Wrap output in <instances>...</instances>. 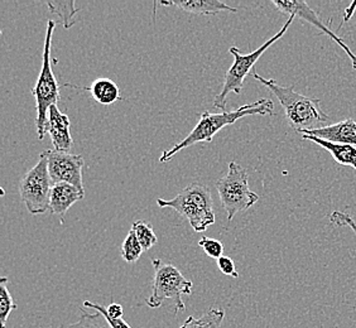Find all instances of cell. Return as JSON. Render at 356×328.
<instances>
[{"mask_svg":"<svg viewBox=\"0 0 356 328\" xmlns=\"http://www.w3.org/2000/svg\"><path fill=\"white\" fill-rule=\"evenodd\" d=\"M249 115H274L273 101L270 99H261L255 103L243 105L239 109L233 110V111H221L218 114H213L209 110H206L201 114L199 123L191 130V133L179 143L173 145L171 149L165 151L159 158V162L161 163L168 162L177 153L195 144L202 143V142L210 143L220 130L224 129L227 125H233L241 117H249Z\"/></svg>","mask_w":356,"mask_h":328,"instance_id":"cell-1","label":"cell"},{"mask_svg":"<svg viewBox=\"0 0 356 328\" xmlns=\"http://www.w3.org/2000/svg\"><path fill=\"white\" fill-rule=\"evenodd\" d=\"M252 76L270 90L278 99L284 110L288 124L296 133L305 134L309 130L326 126L325 123L330 117L321 109V100L302 95L295 91V86H282L273 79H266L255 71L252 72Z\"/></svg>","mask_w":356,"mask_h":328,"instance_id":"cell-2","label":"cell"},{"mask_svg":"<svg viewBox=\"0 0 356 328\" xmlns=\"http://www.w3.org/2000/svg\"><path fill=\"white\" fill-rule=\"evenodd\" d=\"M157 205L178 212L196 233H204L216 221L211 190L197 182L187 186L175 199H157Z\"/></svg>","mask_w":356,"mask_h":328,"instance_id":"cell-3","label":"cell"},{"mask_svg":"<svg viewBox=\"0 0 356 328\" xmlns=\"http://www.w3.org/2000/svg\"><path fill=\"white\" fill-rule=\"evenodd\" d=\"M296 17L289 15L287 22L284 23V26L281 28V31L274 35L272 38H269L266 43H263L261 47L255 49L253 52L244 55L239 51V48L230 47L229 52L234 56L233 65L230 66V69H227L225 75V81L222 85V89L219 95L215 96L213 99V106L216 109L221 110V111H226V103H227V96L230 94H236L239 95L243 90V85L247 79V76L254 71V66L261 58V56L264 55V52L267 51L268 48L273 46L274 43L280 41L283 35L287 33L288 28L291 27V24L295 21Z\"/></svg>","mask_w":356,"mask_h":328,"instance_id":"cell-4","label":"cell"},{"mask_svg":"<svg viewBox=\"0 0 356 328\" xmlns=\"http://www.w3.org/2000/svg\"><path fill=\"white\" fill-rule=\"evenodd\" d=\"M55 21L47 22L44 49H43V63H42L41 72L37 79L35 86L32 89V95L35 97V109H37L35 126H37V136L40 140H43L46 136L48 110L60 101V88L51 65V46H52V35L55 32Z\"/></svg>","mask_w":356,"mask_h":328,"instance_id":"cell-5","label":"cell"},{"mask_svg":"<svg viewBox=\"0 0 356 328\" xmlns=\"http://www.w3.org/2000/svg\"><path fill=\"white\" fill-rule=\"evenodd\" d=\"M152 264L154 277L152 283V294L145 301L147 306L149 308L161 307L165 301L170 300L175 306L176 313L185 311L182 295H191L193 283L172 264L159 259L153 260Z\"/></svg>","mask_w":356,"mask_h":328,"instance_id":"cell-6","label":"cell"},{"mask_svg":"<svg viewBox=\"0 0 356 328\" xmlns=\"http://www.w3.org/2000/svg\"><path fill=\"white\" fill-rule=\"evenodd\" d=\"M220 202L225 208L227 221H233L236 213L249 210L259 201V196L249 188V176L245 168L236 162L229 163L225 177L215 182Z\"/></svg>","mask_w":356,"mask_h":328,"instance_id":"cell-7","label":"cell"},{"mask_svg":"<svg viewBox=\"0 0 356 328\" xmlns=\"http://www.w3.org/2000/svg\"><path fill=\"white\" fill-rule=\"evenodd\" d=\"M54 182L48 172L47 157L41 153L33 168L22 177L19 195L28 212L41 215L49 210V196Z\"/></svg>","mask_w":356,"mask_h":328,"instance_id":"cell-8","label":"cell"},{"mask_svg":"<svg viewBox=\"0 0 356 328\" xmlns=\"http://www.w3.org/2000/svg\"><path fill=\"white\" fill-rule=\"evenodd\" d=\"M48 172L54 183H70L85 192L83 182V158L70 151H44Z\"/></svg>","mask_w":356,"mask_h":328,"instance_id":"cell-9","label":"cell"},{"mask_svg":"<svg viewBox=\"0 0 356 328\" xmlns=\"http://www.w3.org/2000/svg\"><path fill=\"white\" fill-rule=\"evenodd\" d=\"M274 7L277 8L282 13L293 15L296 18H300L302 21L307 22L311 26L321 29L322 33L329 35L332 41L336 42L340 47L343 48L345 54L349 56L353 69L356 71V55L351 51V48L343 42L341 37H339L329 26H326V22L322 21L318 13H316L312 8L309 7L306 1L302 0H273Z\"/></svg>","mask_w":356,"mask_h":328,"instance_id":"cell-10","label":"cell"},{"mask_svg":"<svg viewBox=\"0 0 356 328\" xmlns=\"http://www.w3.org/2000/svg\"><path fill=\"white\" fill-rule=\"evenodd\" d=\"M71 120L69 115L63 114L57 108V105L51 106L48 110L46 134H49L51 142L55 147V151H69L74 145V139L71 137Z\"/></svg>","mask_w":356,"mask_h":328,"instance_id":"cell-11","label":"cell"},{"mask_svg":"<svg viewBox=\"0 0 356 328\" xmlns=\"http://www.w3.org/2000/svg\"><path fill=\"white\" fill-rule=\"evenodd\" d=\"M302 136H311L331 143L356 147V122L353 119H346L318 129L309 130Z\"/></svg>","mask_w":356,"mask_h":328,"instance_id":"cell-12","label":"cell"},{"mask_svg":"<svg viewBox=\"0 0 356 328\" xmlns=\"http://www.w3.org/2000/svg\"><path fill=\"white\" fill-rule=\"evenodd\" d=\"M85 197V192L80 191L70 183H54L49 196V211L63 218L76 202Z\"/></svg>","mask_w":356,"mask_h":328,"instance_id":"cell-13","label":"cell"},{"mask_svg":"<svg viewBox=\"0 0 356 328\" xmlns=\"http://www.w3.org/2000/svg\"><path fill=\"white\" fill-rule=\"evenodd\" d=\"M163 7H177L187 13L199 14V15H213L220 12H238L236 8L230 7L219 0H170L159 1Z\"/></svg>","mask_w":356,"mask_h":328,"instance_id":"cell-14","label":"cell"},{"mask_svg":"<svg viewBox=\"0 0 356 328\" xmlns=\"http://www.w3.org/2000/svg\"><path fill=\"white\" fill-rule=\"evenodd\" d=\"M302 139L320 145L323 149L329 151L332 158L335 159L336 163L348 165L356 171V147L345 145V144L331 143V142H326V140L311 137V136H302Z\"/></svg>","mask_w":356,"mask_h":328,"instance_id":"cell-15","label":"cell"},{"mask_svg":"<svg viewBox=\"0 0 356 328\" xmlns=\"http://www.w3.org/2000/svg\"><path fill=\"white\" fill-rule=\"evenodd\" d=\"M91 92L94 100L102 105H113L120 100V91L117 83L110 79H97L90 88H83Z\"/></svg>","mask_w":356,"mask_h":328,"instance_id":"cell-16","label":"cell"},{"mask_svg":"<svg viewBox=\"0 0 356 328\" xmlns=\"http://www.w3.org/2000/svg\"><path fill=\"white\" fill-rule=\"evenodd\" d=\"M225 311L222 308H211L200 318L190 315L179 328H222Z\"/></svg>","mask_w":356,"mask_h":328,"instance_id":"cell-17","label":"cell"},{"mask_svg":"<svg viewBox=\"0 0 356 328\" xmlns=\"http://www.w3.org/2000/svg\"><path fill=\"white\" fill-rule=\"evenodd\" d=\"M48 9L51 13L58 15L62 19V24L65 29L75 26V15L79 13V8L76 7L75 0H70V1H58V0H51L47 1Z\"/></svg>","mask_w":356,"mask_h":328,"instance_id":"cell-18","label":"cell"},{"mask_svg":"<svg viewBox=\"0 0 356 328\" xmlns=\"http://www.w3.org/2000/svg\"><path fill=\"white\" fill-rule=\"evenodd\" d=\"M131 230H133L137 235L138 240L143 247L144 252L149 250L158 243L157 236L153 231L151 224L144 220H138L136 222H133Z\"/></svg>","mask_w":356,"mask_h":328,"instance_id":"cell-19","label":"cell"},{"mask_svg":"<svg viewBox=\"0 0 356 328\" xmlns=\"http://www.w3.org/2000/svg\"><path fill=\"white\" fill-rule=\"evenodd\" d=\"M9 279L7 277H3L0 279V325L1 328H7V322L9 315L17 306L14 304L13 298L8 289Z\"/></svg>","mask_w":356,"mask_h":328,"instance_id":"cell-20","label":"cell"},{"mask_svg":"<svg viewBox=\"0 0 356 328\" xmlns=\"http://www.w3.org/2000/svg\"><path fill=\"white\" fill-rule=\"evenodd\" d=\"M143 253V247L140 245L137 235H136V233H134L133 230H131V231L128 233V235H127L125 240H124L123 245L120 247L122 258H123L127 263L133 264V263H137Z\"/></svg>","mask_w":356,"mask_h":328,"instance_id":"cell-21","label":"cell"},{"mask_svg":"<svg viewBox=\"0 0 356 328\" xmlns=\"http://www.w3.org/2000/svg\"><path fill=\"white\" fill-rule=\"evenodd\" d=\"M69 328H113L110 325L109 321L106 320V317L96 312L95 313H86V312H81L80 320L70 325Z\"/></svg>","mask_w":356,"mask_h":328,"instance_id":"cell-22","label":"cell"},{"mask_svg":"<svg viewBox=\"0 0 356 328\" xmlns=\"http://www.w3.org/2000/svg\"><path fill=\"white\" fill-rule=\"evenodd\" d=\"M199 246L205 252L207 256H210L211 259H220L221 256H224V245L219 240L211 239L207 236H202L199 241Z\"/></svg>","mask_w":356,"mask_h":328,"instance_id":"cell-23","label":"cell"},{"mask_svg":"<svg viewBox=\"0 0 356 328\" xmlns=\"http://www.w3.org/2000/svg\"><path fill=\"white\" fill-rule=\"evenodd\" d=\"M330 222H332L337 227L348 226L356 235V221L350 215L343 211H334L330 215Z\"/></svg>","mask_w":356,"mask_h":328,"instance_id":"cell-24","label":"cell"},{"mask_svg":"<svg viewBox=\"0 0 356 328\" xmlns=\"http://www.w3.org/2000/svg\"><path fill=\"white\" fill-rule=\"evenodd\" d=\"M218 268H219L220 272L227 275V277H232V278H238L239 273L236 272V268H235V263L232 258L229 256H221L220 259H218Z\"/></svg>","mask_w":356,"mask_h":328,"instance_id":"cell-25","label":"cell"},{"mask_svg":"<svg viewBox=\"0 0 356 328\" xmlns=\"http://www.w3.org/2000/svg\"><path fill=\"white\" fill-rule=\"evenodd\" d=\"M108 321L113 328H131L127 322L124 321L123 318L122 320H108Z\"/></svg>","mask_w":356,"mask_h":328,"instance_id":"cell-26","label":"cell"}]
</instances>
